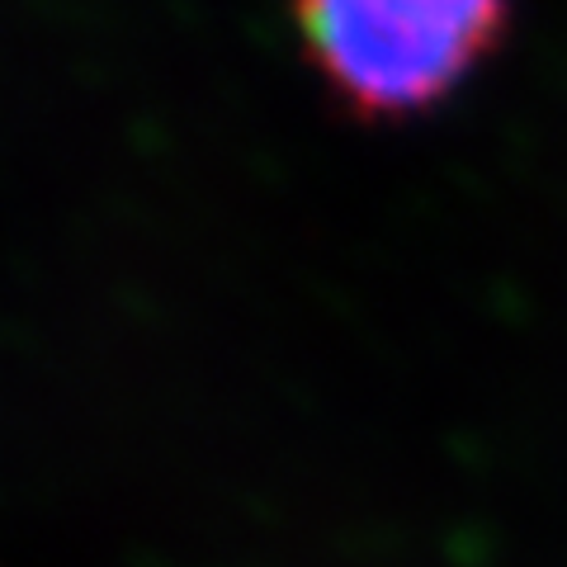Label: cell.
<instances>
[{
  "label": "cell",
  "instance_id": "cell-1",
  "mask_svg": "<svg viewBox=\"0 0 567 567\" xmlns=\"http://www.w3.org/2000/svg\"><path fill=\"white\" fill-rule=\"evenodd\" d=\"M312 76L350 118L440 110L502 43L511 0H289Z\"/></svg>",
  "mask_w": 567,
  "mask_h": 567
}]
</instances>
